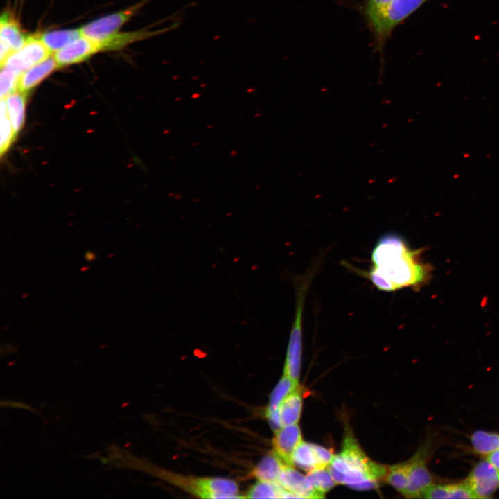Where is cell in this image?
Here are the masks:
<instances>
[{
  "instance_id": "cell-1",
  "label": "cell",
  "mask_w": 499,
  "mask_h": 499,
  "mask_svg": "<svg viewBox=\"0 0 499 499\" xmlns=\"http://www.w3.org/2000/svg\"><path fill=\"white\" fill-rule=\"evenodd\" d=\"M421 250L410 248L399 235L388 233L371 252V267L365 275L379 290L419 288L430 277L431 267L421 259Z\"/></svg>"
},
{
  "instance_id": "cell-2",
  "label": "cell",
  "mask_w": 499,
  "mask_h": 499,
  "mask_svg": "<svg viewBox=\"0 0 499 499\" xmlns=\"http://www.w3.org/2000/svg\"><path fill=\"white\" fill-rule=\"evenodd\" d=\"M329 469L337 484L356 490L376 488L379 482L385 480L388 471V467L367 456L348 426L342 450L334 455Z\"/></svg>"
},
{
  "instance_id": "cell-3",
  "label": "cell",
  "mask_w": 499,
  "mask_h": 499,
  "mask_svg": "<svg viewBox=\"0 0 499 499\" xmlns=\"http://www.w3.org/2000/svg\"><path fill=\"white\" fill-rule=\"evenodd\" d=\"M428 0H391L365 15L379 46L383 45L393 29Z\"/></svg>"
},
{
  "instance_id": "cell-4",
  "label": "cell",
  "mask_w": 499,
  "mask_h": 499,
  "mask_svg": "<svg viewBox=\"0 0 499 499\" xmlns=\"http://www.w3.org/2000/svg\"><path fill=\"white\" fill-rule=\"evenodd\" d=\"M146 2L143 1L125 10L95 19L80 28L81 35L96 42L102 41L116 33Z\"/></svg>"
},
{
  "instance_id": "cell-5",
  "label": "cell",
  "mask_w": 499,
  "mask_h": 499,
  "mask_svg": "<svg viewBox=\"0 0 499 499\" xmlns=\"http://www.w3.org/2000/svg\"><path fill=\"white\" fill-rule=\"evenodd\" d=\"M51 54L38 35H32L27 37L20 49L9 55L1 67H8L21 75L30 67L48 58Z\"/></svg>"
},
{
  "instance_id": "cell-6",
  "label": "cell",
  "mask_w": 499,
  "mask_h": 499,
  "mask_svg": "<svg viewBox=\"0 0 499 499\" xmlns=\"http://www.w3.org/2000/svg\"><path fill=\"white\" fill-rule=\"evenodd\" d=\"M466 482L475 498H490L499 487V473L487 459L478 462Z\"/></svg>"
},
{
  "instance_id": "cell-7",
  "label": "cell",
  "mask_w": 499,
  "mask_h": 499,
  "mask_svg": "<svg viewBox=\"0 0 499 499\" xmlns=\"http://www.w3.org/2000/svg\"><path fill=\"white\" fill-rule=\"evenodd\" d=\"M100 51L97 42L81 35L54 53L58 67L82 62Z\"/></svg>"
},
{
  "instance_id": "cell-8",
  "label": "cell",
  "mask_w": 499,
  "mask_h": 499,
  "mask_svg": "<svg viewBox=\"0 0 499 499\" xmlns=\"http://www.w3.org/2000/svg\"><path fill=\"white\" fill-rule=\"evenodd\" d=\"M426 453L419 450L412 457L414 462L408 482L403 495L408 498H421L423 493L432 484V476L426 464Z\"/></svg>"
},
{
  "instance_id": "cell-9",
  "label": "cell",
  "mask_w": 499,
  "mask_h": 499,
  "mask_svg": "<svg viewBox=\"0 0 499 499\" xmlns=\"http://www.w3.org/2000/svg\"><path fill=\"white\" fill-rule=\"evenodd\" d=\"M277 482L284 489L295 495L297 498H324L313 488L306 476L295 470L293 466L286 465Z\"/></svg>"
},
{
  "instance_id": "cell-10",
  "label": "cell",
  "mask_w": 499,
  "mask_h": 499,
  "mask_svg": "<svg viewBox=\"0 0 499 499\" xmlns=\"http://www.w3.org/2000/svg\"><path fill=\"white\" fill-rule=\"evenodd\" d=\"M302 441L301 429L298 423L282 426L275 432L272 440L274 451L288 465L292 464V455Z\"/></svg>"
},
{
  "instance_id": "cell-11",
  "label": "cell",
  "mask_w": 499,
  "mask_h": 499,
  "mask_svg": "<svg viewBox=\"0 0 499 499\" xmlns=\"http://www.w3.org/2000/svg\"><path fill=\"white\" fill-rule=\"evenodd\" d=\"M57 68L54 56L30 67L19 76L18 90L28 93L46 78Z\"/></svg>"
},
{
  "instance_id": "cell-12",
  "label": "cell",
  "mask_w": 499,
  "mask_h": 499,
  "mask_svg": "<svg viewBox=\"0 0 499 499\" xmlns=\"http://www.w3.org/2000/svg\"><path fill=\"white\" fill-rule=\"evenodd\" d=\"M27 37L22 32L18 23L9 14L5 12L1 15L0 19L1 46L13 53L24 46Z\"/></svg>"
},
{
  "instance_id": "cell-13",
  "label": "cell",
  "mask_w": 499,
  "mask_h": 499,
  "mask_svg": "<svg viewBox=\"0 0 499 499\" xmlns=\"http://www.w3.org/2000/svg\"><path fill=\"white\" fill-rule=\"evenodd\" d=\"M302 409V394L299 386L289 394L279 405L281 426L298 423Z\"/></svg>"
},
{
  "instance_id": "cell-14",
  "label": "cell",
  "mask_w": 499,
  "mask_h": 499,
  "mask_svg": "<svg viewBox=\"0 0 499 499\" xmlns=\"http://www.w3.org/2000/svg\"><path fill=\"white\" fill-rule=\"evenodd\" d=\"M286 465L288 464L273 450L259 462L253 473L259 480L277 482Z\"/></svg>"
},
{
  "instance_id": "cell-15",
  "label": "cell",
  "mask_w": 499,
  "mask_h": 499,
  "mask_svg": "<svg viewBox=\"0 0 499 499\" xmlns=\"http://www.w3.org/2000/svg\"><path fill=\"white\" fill-rule=\"evenodd\" d=\"M27 93L16 91L5 98L9 118L17 134L24 126Z\"/></svg>"
},
{
  "instance_id": "cell-16",
  "label": "cell",
  "mask_w": 499,
  "mask_h": 499,
  "mask_svg": "<svg viewBox=\"0 0 499 499\" xmlns=\"http://www.w3.org/2000/svg\"><path fill=\"white\" fill-rule=\"evenodd\" d=\"M81 35L80 29L53 30L38 35L51 53L63 49Z\"/></svg>"
},
{
  "instance_id": "cell-17",
  "label": "cell",
  "mask_w": 499,
  "mask_h": 499,
  "mask_svg": "<svg viewBox=\"0 0 499 499\" xmlns=\"http://www.w3.org/2000/svg\"><path fill=\"white\" fill-rule=\"evenodd\" d=\"M291 460L292 466L308 472L320 469L311 444L303 440L295 448Z\"/></svg>"
},
{
  "instance_id": "cell-18",
  "label": "cell",
  "mask_w": 499,
  "mask_h": 499,
  "mask_svg": "<svg viewBox=\"0 0 499 499\" xmlns=\"http://www.w3.org/2000/svg\"><path fill=\"white\" fill-rule=\"evenodd\" d=\"M413 462L414 459L412 457L405 462L388 467L385 480L401 494L403 493L407 487Z\"/></svg>"
},
{
  "instance_id": "cell-19",
  "label": "cell",
  "mask_w": 499,
  "mask_h": 499,
  "mask_svg": "<svg viewBox=\"0 0 499 499\" xmlns=\"http://www.w3.org/2000/svg\"><path fill=\"white\" fill-rule=\"evenodd\" d=\"M286 490L277 482L259 480L248 491L245 498H285Z\"/></svg>"
},
{
  "instance_id": "cell-20",
  "label": "cell",
  "mask_w": 499,
  "mask_h": 499,
  "mask_svg": "<svg viewBox=\"0 0 499 499\" xmlns=\"http://www.w3.org/2000/svg\"><path fill=\"white\" fill-rule=\"evenodd\" d=\"M298 386L299 383L283 374L271 393L266 412L278 410L283 399Z\"/></svg>"
},
{
  "instance_id": "cell-21",
  "label": "cell",
  "mask_w": 499,
  "mask_h": 499,
  "mask_svg": "<svg viewBox=\"0 0 499 499\" xmlns=\"http://www.w3.org/2000/svg\"><path fill=\"white\" fill-rule=\"evenodd\" d=\"M1 141L0 152L1 156L8 150L17 134L15 132L13 126L8 116L7 105L5 98H1Z\"/></svg>"
},
{
  "instance_id": "cell-22",
  "label": "cell",
  "mask_w": 499,
  "mask_h": 499,
  "mask_svg": "<svg viewBox=\"0 0 499 499\" xmlns=\"http://www.w3.org/2000/svg\"><path fill=\"white\" fill-rule=\"evenodd\" d=\"M306 478L313 488L324 497L337 484L329 467L310 471L308 472Z\"/></svg>"
},
{
  "instance_id": "cell-23",
  "label": "cell",
  "mask_w": 499,
  "mask_h": 499,
  "mask_svg": "<svg viewBox=\"0 0 499 499\" xmlns=\"http://www.w3.org/2000/svg\"><path fill=\"white\" fill-rule=\"evenodd\" d=\"M471 443L478 453L489 455L499 448V434L477 431L471 436Z\"/></svg>"
},
{
  "instance_id": "cell-24",
  "label": "cell",
  "mask_w": 499,
  "mask_h": 499,
  "mask_svg": "<svg viewBox=\"0 0 499 499\" xmlns=\"http://www.w3.org/2000/svg\"><path fill=\"white\" fill-rule=\"evenodd\" d=\"M19 76L12 69L6 66L1 67L0 94L4 98L18 90Z\"/></svg>"
},
{
  "instance_id": "cell-25",
  "label": "cell",
  "mask_w": 499,
  "mask_h": 499,
  "mask_svg": "<svg viewBox=\"0 0 499 499\" xmlns=\"http://www.w3.org/2000/svg\"><path fill=\"white\" fill-rule=\"evenodd\" d=\"M317 459L319 468L329 467L332 462L334 455L328 448L315 444H311Z\"/></svg>"
},
{
  "instance_id": "cell-26",
  "label": "cell",
  "mask_w": 499,
  "mask_h": 499,
  "mask_svg": "<svg viewBox=\"0 0 499 499\" xmlns=\"http://www.w3.org/2000/svg\"><path fill=\"white\" fill-rule=\"evenodd\" d=\"M391 0H368L365 12L367 13L379 9L387 4Z\"/></svg>"
},
{
  "instance_id": "cell-27",
  "label": "cell",
  "mask_w": 499,
  "mask_h": 499,
  "mask_svg": "<svg viewBox=\"0 0 499 499\" xmlns=\"http://www.w3.org/2000/svg\"><path fill=\"white\" fill-rule=\"evenodd\" d=\"M487 459L499 473V448L490 453Z\"/></svg>"
},
{
  "instance_id": "cell-28",
  "label": "cell",
  "mask_w": 499,
  "mask_h": 499,
  "mask_svg": "<svg viewBox=\"0 0 499 499\" xmlns=\"http://www.w3.org/2000/svg\"><path fill=\"white\" fill-rule=\"evenodd\" d=\"M1 405L2 406L6 405V406H10V407L21 408L24 409H27V410L33 411V408L31 407H30L26 404H24L22 403H19V402L6 401H1Z\"/></svg>"
}]
</instances>
